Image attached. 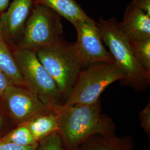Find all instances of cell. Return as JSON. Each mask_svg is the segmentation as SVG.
Here are the masks:
<instances>
[{"label": "cell", "mask_w": 150, "mask_h": 150, "mask_svg": "<svg viewBox=\"0 0 150 150\" xmlns=\"http://www.w3.org/2000/svg\"><path fill=\"white\" fill-rule=\"evenodd\" d=\"M57 115L58 133L66 150H77L95 134H115L112 120L102 114L100 100L90 105H67L54 107Z\"/></svg>", "instance_id": "6da1fadb"}, {"label": "cell", "mask_w": 150, "mask_h": 150, "mask_svg": "<svg viewBox=\"0 0 150 150\" xmlns=\"http://www.w3.org/2000/svg\"><path fill=\"white\" fill-rule=\"evenodd\" d=\"M97 23L103 42L109 49L115 63L123 72L120 83L131 87L134 91H146L150 83V72L144 69L134 57L129 41L118 27L116 18L103 19Z\"/></svg>", "instance_id": "7a4b0ae2"}, {"label": "cell", "mask_w": 150, "mask_h": 150, "mask_svg": "<svg viewBox=\"0 0 150 150\" xmlns=\"http://www.w3.org/2000/svg\"><path fill=\"white\" fill-rule=\"evenodd\" d=\"M36 53L41 63L55 82L66 102L83 70L75 44L63 40L57 44L39 49Z\"/></svg>", "instance_id": "3957f363"}, {"label": "cell", "mask_w": 150, "mask_h": 150, "mask_svg": "<svg viewBox=\"0 0 150 150\" xmlns=\"http://www.w3.org/2000/svg\"><path fill=\"white\" fill-rule=\"evenodd\" d=\"M62 18L46 6L34 4L21 38L14 48L36 52L61 42L64 40Z\"/></svg>", "instance_id": "277c9868"}, {"label": "cell", "mask_w": 150, "mask_h": 150, "mask_svg": "<svg viewBox=\"0 0 150 150\" xmlns=\"http://www.w3.org/2000/svg\"><path fill=\"white\" fill-rule=\"evenodd\" d=\"M124 79L123 72L113 63L99 62L90 64L79 76L67 105H90L100 100L102 92L116 81Z\"/></svg>", "instance_id": "5b68a950"}, {"label": "cell", "mask_w": 150, "mask_h": 150, "mask_svg": "<svg viewBox=\"0 0 150 150\" xmlns=\"http://www.w3.org/2000/svg\"><path fill=\"white\" fill-rule=\"evenodd\" d=\"M30 90L45 105L54 107L65 103L58 87L38 59L35 51L11 48Z\"/></svg>", "instance_id": "8992f818"}, {"label": "cell", "mask_w": 150, "mask_h": 150, "mask_svg": "<svg viewBox=\"0 0 150 150\" xmlns=\"http://www.w3.org/2000/svg\"><path fill=\"white\" fill-rule=\"evenodd\" d=\"M77 33L75 47L83 68L99 62H115L112 56L105 48L97 23L92 18L74 23Z\"/></svg>", "instance_id": "52a82bcc"}, {"label": "cell", "mask_w": 150, "mask_h": 150, "mask_svg": "<svg viewBox=\"0 0 150 150\" xmlns=\"http://www.w3.org/2000/svg\"><path fill=\"white\" fill-rule=\"evenodd\" d=\"M0 107L18 126L54 107L45 105L29 89L11 84L7 87L2 96Z\"/></svg>", "instance_id": "ba28073f"}, {"label": "cell", "mask_w": 150, "mask_h": 150, "mask_svg": "<svg viewBox=\"0 0 150 150\" xmlns=\"http://www.w3.org/2000/svg\"><path fill=\"white\" fill-rule=\"evenodd\" d=\"M33 5L34 0H13L1 15L3 36L10 48H14L20 41Z\"/></svg>", "instance_id": "9c48e42d"}, {"label": "cell", "mask_w": 150, "mask_h": 150, "mask_svg": "<svg viewBox=\"0 0 150 150\" xmlns=\"http://www.w3.org/2000/svg\"><path fill=\"white\" fill-rule=\"evenodd\" d=\"M118 27L129 41L150 38V16L130 4L126 7Z\"/></svg>", "instance_id": "30bf717a"}, {"label": "cell", "mask_w": 150, "mask_h": 150, "mask_svg": "<svg viewBox=\"0 0 150 150\" xmlns=\"http://www.w3.org/2000/svg\"><path fill=\"white\" fill-rule=\"evenodd\" d=\"M135 142L129 135L95 134L86 139L77 150H134Z\"/></svg>", "instance_id": "8fae6325"}, {"label": "cell", "mask_w": 150, "mask_h": 150, "mask_svg": "<svg viewBox=\"0 0 150 150\" xmlns=\"http://www.w3.org/2000/svg\"><path fill=\"white\" fill-rule=\"evenodd\" d=\"M23 124L27 127L33 137L38 142L49 134L57 132V115L54 107L35 115Z\"/></svg>", "instance_id": "7c38bea8"}, {"label": "cell", "mask_w": 150, "mask_h": 150, "mask_svg": "<svg viewBox=\"0 0 150 150\" xmlns=\"http://www.w3.org/2000/svg\"><path fill=\"white\" fill-rule=\"evenodd\" d=\"M34 4L47 7L72 24L90 18L76 0H34Z\"/></svg>", "instance_id": "4fadbf2b"}, {"label": "cell", "mask_w": 150, "mask_h": 150, "mask_svg": "<svg viewBox=\"0 0 150 150\" xmlns=\"http://www.w3.org/2000/svg\"><path fill=\"white\" fill-rule=\"evenodd\" d=\"M0 71L5 75L12 84L29 89L11 48L5 42L1 41H0Z\"/></svg>", "instance_id": "5bb4252c"}, {"label": "cell", "mask_w": 150, "mask_h": 150, "mask_svg": "<svg viewBox=\"0 0 150 150\" xmlns=\"http://www.w3.org/2000/svg\"><path fill=\"white\" fill-rule=\"evenodd\" d=\"M0 141L12 142L21 146H31L38 144L29 129L23 124L17 126L15 129L0 138Z\"/></svg>", "instance_id": "9a60e30c"}, {"label": "cell", "mask_w": 150, "mask_h": 150, "mask_svg": "<svg viewBox=\"0 0 150 150\" xmlns=\"http://www.w3.org/2000/svg\"><path fill=\"white\" fill-rule=\"evenodd\" d=\"M129 43L136 60L144 69L150 72V38L131 40Z\"/></svg>", "instance_id": "2e32d148"}, {"label": "cell", "mask_w": 150, "mask_h": 150, "mask_svg": "<svg viewBox=\"0 0 150 150\" xmlns=\"http://www.w3.org/2000/svg\"><path fill=\"white\" fill-rule=\"evenodd\" d=\"M36 150H66L58 133L54 132L38 142Z\"/></svg>", "instance_id": "e0dca14e"}, {"label": "cell", "mask_w": 150, "mask_h": 150, "mask_svg": "<svg viewBox=\"0 0 150 150\" xmlns=\"http://www.w3.org/2000/svg\"><path fill=\"white\" fill-rule=\"evenodd\" d=\"M139 121L142 128L144 130L149 138H150V102L139 112Z\"/></svg>", "instance_id": "ac0fdd59"}, {"label": "cell", "mask_w": 150, "mask_h": 150, "mask_svg": "<svg viewBox=\"0 0 150 150\" xmlns=\"http://www.w3.org/2000/svg\"><path fill=\"white\" fill-rule=\"evenodd\" d=\"M38 144L31 146H21L8 142L0 141V150H36Z\"/></svg>", "instance_id": "d6986e66"}, {"label": "cell", "mask_w": 150, "mask_h": 150, "mask_svg": "<svg viewBox=\"0 0 150 150\" xmlns=\"http://www.w3.org/2000/svg\"><path fill=\"white\" fill-rule=\"evenodd\" d=\"M131 3L150 16V0H132Z\"/></svg>", "instance_id": "ffe728a7"}, {"label": "cell", "mask_w": 150, "mask_h": 150, "mask_svg": "<svg viewBox=\"0 0 150 150\" xmlns=\"http://www.w3.org/2000/svg\"><path fill=\"white\" fill-rule=\"evenodd\" d=\"M12 84L11 82L0 71V102L7 87Z\"/></svg>", "instance_id": "44dd1931"}, {"label": "cell", "mask_w": 150, "mask_h": 150, "mask_svg": "<svg viewBox=\"0 0 150 150\" xmlns=\"http://www.w3.org/2000/svg\"><path fill=\"white\" fill-rule=\"evenodd\" d=\"M10 0H0V13H3L8 7Z\"/></svg>", "instance_id": "7402d4cb"}, {"label": "cell", "mask_w": 150, "mask_h": 150, "mask_svg": "<svg viewBox=\"0 0 150 150\" xmlns=\"http://www.w3.org/2000/svg\"><path fill=\"white\" fill-rule=\"evenodd\" d=\"M3 111L1 109V108L0 107V133L2 131V129L4 127V117H3Z\"/></svg>", "instance_id": "603a6c76"}, {"label": "cell", "mask_w": 150, "mask_h": 150, "mask_svg": "<svg viewBox=\"0 0 150 150\" xmlns=\"http://www.w3.org/2000/svg\"><path fill=\"white\" fill-rule=\"evenodd\" d=\"M0 41H1V42H5V39H4V36H3L2 31V27H1V22H0Z\"/></svg>", "instance_id": "cb8c5ba5"}]
</instances>
